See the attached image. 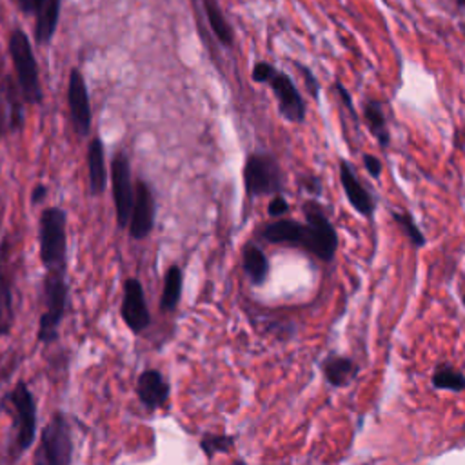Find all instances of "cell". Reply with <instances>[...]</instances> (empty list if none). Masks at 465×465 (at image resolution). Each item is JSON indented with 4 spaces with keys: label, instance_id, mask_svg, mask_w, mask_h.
I'll return each instance as SVG.
<instances>
[{
    "label": "cell",
    "instance_id": "obj_1",
    "mask_svg": "<svg viewBox=\"0 0 465 465\" xmlns=\"http://www.w3.org/2000/svg\"><path fill=\"white\" fill-rule=\"evenodd\" d=\"M303 209L307 223H300L296 220H278L262 229V238L269 243L305 249L323 262L332 260L338 249V234L332 223L314 202H307Z\"/></svg>",
    "mask_w": 465,
    "mask_h": 465
},
{
    "label": "cell",
    "instance_id": "obj_2",
    "mask_svg": "<svg viewBox=\"0 0 465 465\" xmlns=\"http://www.w3.org/2000/svg\"><path fill=\"white\" fill-rule=\"evenodd\" d=\"M0 407L11 420V432L5 445V461L7 465H15L36 440V400L29 385L20 380L2 396Z\"/></svg>",
    "mask_w": 465,
    "mask_h": 465
},
{
    "label": "cell",
    "instance_id": "obj_3",
    "mask_svg": "<svg viewBox=\"0 0 465 465\" xmlns=\"http://www.w3.org/2000/svg\"><path fill=\"white\" fill-rule=\"evenodd\" d=\"M67 271H45L42 280V312L38 318L36 340L38 343L51 345L60 338V325L65 316L69 285L65 280Z\"/></svg>",
    "mask_w": 465,
    "mask_h": 465
},
{
    "label": "cell",
    "instance_id": "obj_4",
    "mask_svg": "<svg viewBox=\"0 0 465 465\" xmlns=\"http://www.w3.org/2000/svg\"><path fill=\"white\" fill-rule=\"evenodd\" d=\"M38 254L45 271H67V216L51 205L38 218Z\"/></svg>",
    "mask_w": 465,
    "mask_h": 465
},
{
    "label": "cell",
    "instance_id": "obj_5",
    "mask_svg": "<svg viewBox=\"0 0 465 465\" xmlns=\"http://www.w3.org/2000/svg\"><path fill=\"white\" fill-rule=\"evenodd\" d=\"M73 429L62 411L51 414L33 452V465H73Z\"/></svg>",
    "mask_w": 465,
    "mask_h": 465
},
{
    "label": "cell",
    "instance_id": "obj_6",
    "mask_svg": "<svg viewBox=\"0 0 465 465\" xmlns=\"http://www.w3.org/2000/svg\"><path fill=\"white\" fill-rule=\"evenodd\" d=\"M9 54L16 71L20 89L27 102L38 104L42 100V89L38 80V65L33 54L27 35L22 29H15L9 36Z\"/></svg>",
    "mask_w": 465,
    "mask_h": 465
},
{
    "label": "cell",
    "instance_id": "obj_7",
    "mask_svg": "<svg viewBox=\"0 0 465 465\" xmlns=\"http://www.w3.org/2000/svg\"><path fill=\"white\" fill-rule=\"evenodd\" d=\"M243 182L251 196H265L280 193L283 176L278 162L271 154L254 153L245 162Z\"/></svg>",
    "mask_w": 465,
    "mask_h": 465
},
{
    "label": "cell",
    "instance_id": "obj_8",
    "mask_svg": "<svg viewBox=\"0 0 465 465\" xmlns=\"http://www.w3.org/2000/svg\"><path fill=\"white\" fill-rule=\"evenodd\" d=\"M111 191L116 225L120 229H127L134 200V187L131 182V165L124 153H116L111 160Z\"/></svg>",
    "mask_w": 465,
    "mask_h": 465
},
{
    "label": "cell",
    "instance_id": "obj_9",
    "mask_svg": "<svg viewBox=\"0 0 465 465\" xmlns=\"http://www.w3.org/2000/svg\"><path fill=\"white\" fill-rule=\"evenodd\" d=\"M13 240L4 234L0 242V336H9L15 325V265H13Z\"/></svg>",
    "mask_w": 465,
    "mask_h": 465
},
{
    "label": "cell",
    "instance_id": "obj_10",
    "mask_svg": "<svg viewBox=\"0 0 465 465\" xmlns=\"http://www.w3.org/2000/svg\"><path fill=\"white\" fill-rule=\"evenodd\" d=\"M120 316L133 334H142L151 325V314L145 302V292L138 278L129 276L124 282Z\"/></svg>",
    "mask_w": 465,
    "mask_h": 465
},
{
    "label": "cell",
    "instance_id": "obj_11",
    "mask_svg": "<svg viewBox=\"0 0 465 465\" xmlns=\"http://www.w3.org/2000/svg\"><path fill=\"white\" fill-rule=\"evenodd\" d=\"M154 216H156V203L151 187L147 182L138 180L134 185V200L133 209L127 223L129 236L133 240H143L151 234L154 227Z\"/></svg>",
    "mask_w": 465,
    "mask_h": 465
},
{
    "label": "cell",
    "instance_id": "obj_12",
    "mask_svg": "<svg viewBox=\"0 0 465 465\" xmlns=\"http://www.w3.org/2000/svg\"><path fill=\"white\" fill-rule=\"evenodd\" d=\"M267 85L271 87L276 104H278V111L280 114L292 124H302L305 118V102L296 87V84L292 82V78L285 73L276 71L272 74V78L267 82Z\"/></svg>",
    "mask_w": 465,
    "mask_h": 465
},
{
    "label": "cell",
    "instance_id": "obj_13",
    "mask_svg": "<svg viewBox=\"0 0 465 465\" xmlns=\"http://www.w3.org/2000/svg\"><path fill=\"white\" fill-rule=\"evenodd\" d=\"M67 102H69V113H71V122L74 131L80 136H85L91 129V105H89L85 80L78 69H73L69 73Z\"/></svg>",
    "mask_w": 465,
    "mask_h": 465
},
{
    "label": "cell",
    "instance_id": "obj_14",
    "mask_svg": "<svg viewBox=\"0 0 465 465\" xmlns=\"http://www.w3.org/2000/svg\"><path fill=\"white\" fill-rule=\"evenodd\" d=\"M136 396L147 411L163 407L169 400L171 387L158 369H143L136 380Z\"/></svg>",
    "mask_w": 465,
    "mask_h": 465
},
{
    "label": "cell",
    "instance_id": "obj_15",
    "mask_svg": "<svg viewBox=\"0 0 465 465\" xmlns=\"http://www.w3.org/2000/svg\"><path fill=\"white\" fill-rule=\"evenodd\" d=\"M340 182L345 191V196L349 203L363 216H371L374 211V202L369 191L361 185L356 173L352 171L351 163L347 160H340Z\"/></svg>",
    "mask_w": 465,
    "mask_h": 465
},
{
    "label": "cell",
    "instance_id": "obj_16",
    "mask_svg": "<svg viewBox=\"0 0 465 465\" xmlns=\"http://www.w3.org/2000/svg\"><path fill=\"white\" fill-rule=\"evenodd\" d=\"M87 178L91 196H100L107 183L104 143L100 138H93L87 145Z\"/></svg>",
    "mask_w": 465,
    "mask_h": 465
},
{
    "label": "cell",
    "instance_id": "obj_17",
    "mask_svg": "<svg viewBox=\"0 0 465 465\" xmlns=\"http://www.w3.org/2000/svg\"><path fill=\"white\" fill-rule=\"evenodd\" d=\"M182 269L174 263L171 265L163 274V285H162V296H160V311L162 312H173L182 296Z\"/></svg>",
    "mask_w": 465,
    "mask_h": 465
},
{
    "label": "cell",
    "instance_id": "obj_18",
    "mask_svg": "<svg viewBox=\"0 0 465 465\" xmlns=\"http://www.w3.org/2000/svg\"><path fill=\"white\" fill-rule=\"evenodd\" d=\"M203 2V11L207 16V22L211 25V31L218 38V42L225 47H231L234 42V33L218 4V0H202Z\"/></svg>",
    "mask_w": 465,
    "mask_h": 465
},
{
    "label": "cell",
    "instance_id": "obj_19",
    "mask_svg": "<svg viewBox=\"0 0 465 465\" xmlns=\"http://www.w3.org/2000/svg\"><path fill=\"white\" fill-rule=\"evenodd\" d=\"M58 15H60V0H44V5L36 15V29H35V36L40 44L51 40V36L54 35Z\"/></svg>",
    "mask_w": 465,
    "mask_h": 465
},
{
    "label": "cell",
    "instance_id": "obj_20",
    "mask_svg": "<svg viewBox=\"0 0 465 465\" xmlns=\"http://www.w3.org/2000/svg\"><path fill=\"white\" fill-rule=\"evenodd\" d=\"M363 116L365 122L372 133V136L378 140L381 147L389 145V129H387V118L383 113V107L378 100H367L363 105Z\"/></svg>",
    "mask_w": 465,
    "mask_h": 465
},
{
    "label": "cell",
    "instance_id": "obj_21",
    "mask_svg": "<svg viewBox=\"0 0 465 465\" xmlns=\"http://www.w3.org/2000/svg\"><path fill=\"white\" fill-rule=\"evenodd\" d=\"M323 372L325 378L331 385L334 387H341L345 385L356 372V365L351 358H343V356H331L325 360L323 363Z\"/></svg>",
    "mask_w": 465,
    "mask_h": 465
},
{
    "label": "cell",
    "instance_id": "obj_22",
    "mask_svg": "<svg viewBox=\"0 0 465 465\" xmlns=\"http://www.w3.org/2000/svg\"><path fill=\"white\" fill-rule=\"evenodd\" d=\"M243 269L247 272V276L251 278L252 283L260 285L265 282L267 272H269V262L267 256L263 254V251L256 245H249L243 251Z\"/></svg>",
    "mask_w": 465,
    "mask_h": 465
},
{
    "label": "cell",
    "instance_id": "obj_23",
    "mask_svg": "<svg viewBox=\"0 0 465 465\" xmlns=\"http://www.w3.org/2000/svg\"><path fill=\"white\" fill-rule=\"evenodd\" d=\"M432 385L441 391L458 392V391L465 389V374L461 371H458L456 367L443 363V365L436 367V371L432 374Z\"/></svg>",
    "mask_w": 465,
    "mask_h": 465
},
{
    "label": "cell",
    "instance_id": "obj_24",
    "mask_svg": "<svg viewBox=\"0 0 465 465\" xmlns=\"http://www.w3.org/2000/svg\"><path fill=\"white\" fill-rule=\"evenodd\" d=\"M392 218L394 222L398 223V227L403 231V234L411 240V243L414 247H423L425 245V234L418 229V225L414 223V218L409 214V213H398L394 211L392 213Z\"/></svg>",
    "mask_w": 465,
    "mask_h": 465
},
{
    "label": "cell",
    "instance_id": "obj_25",
    "mask_svg": "<svg viewBox=\"0 0 465 465\" xmlns=\"http://www.w3.org/2000/svg\"><path fill=\"white\" fill-rule=\"evenodd\" d=\"M234 443V438L229 434H205L200 440V449L207 458H214L218 452H227Z\"/></svg>",
    "mask_w": 465,
    "mask_h": 465
},
{
    "label": "cell",
    "instance_id": "obj_26",
    "mask_svg": "<svg viewBox=\"0 0 465 465\" xmlns=\"http://www.w3.org/2000/svg\"><path fill=\"white\" fill-rule=\"evenodd\" d=\"M278 69L272 65V64H269V62H258V64H254V67H252V71H251V78H252V82H256V84H267L271 78H272V74L276 73Z\"/></svg>",
    "mask_w": 465,
    "mask_h": 465
},
{
    "label": "cell",
    "instance_id": "obj_27",
    "mask_svg": "<svg viewBox=\"0 0 465 465\" xmlns=\"http://www.w3.org/2000/svg\"><path fill=\"white\" fill-rule=\"evenodd\" d=\"M269 214L271 216H282L289 211V203L283 196H274L271 202H269V207H267Z\"/></svg>",
    "mask_w": 465,
    "mask_h": 465
},
{
    "label": "cell",
    "instance_id": "obj_28",
    "mask_svg": "<svg viewBox=\"0 0 465 465\" xmlns=\"http://www.w3.org/2000/svg\"><path fill=\"white\" fill-rule=\"evenodd\" d=\"M363 167L372 178H378L381 174V162L372 154H363Z\"/></svg>",
    "mask_w": 465,
    "mask_h": 465
},
{
    "label": "cell",
    "instance_id": "obj_29",
    "mask_svg": "<svg viewBox=\"0 0 465 465\" xmlns=\"http://www.w3.org/2000/svg\"><path fill=\"white\" fill-rule=\"evenodd\" d=\"M300 69H302V74H303V78H305V85H307V89L314 94V96H318V91H320V84H318V80H316V76L307 69V67H303V65H298Z\"/></svg>",
    "mask_w": 465,
    "mask_h": 465
},
{
    "label": "cell",
    "instance_id": "obj_30",
    "mask_svg": "<svg viewBox=\"0 0 465 465\" xmlns=\"http://www.w3.org/2000/svg\"><path fill=\"white\" fill-rule=\"evenodd\" d=\"M16 2L24 13H35V15H38V11L44 5V0H16Z\"/></svg>",
    "mask_w": 465,
    "mask_h": 465
},
{
    "label": "cell",
    "instance_id": "obj_31",
    "mask_svg": "<svg viewBox=\"0 0 465 465\" xmlns=\"http://www.w3.org/2000/svg\"><path fill=\"white\" fill-rule=\"evenodd\" d=\"M334 89H336V93L340 94V98L343 100V105L349 109V113L352 114V118H356V116H354V105H352V100H351V94L347 93V89H345L340 82L334 84Z\"/></svg>",
    "mask_w": 465,
    "mask_h": 465
},
{
    "label": "cell",
    "instance_id": "obj_32",
    "mask_svg": "<svg viewBox=\"0 0 465 465\" xmlns=\"http://www.w3.org/2000/svg\"><path fill=\"white\" fill-rule=\"evenodd\" d=\"M45 196H47V187H45V185H36V187L31 191V203L36 205V203L44 202Z\"/></svg>",
    "mask_w": 465,
    "mask_h": 465
},
{
    "label": "cell",
    "instance_id": "obj_33",
    "mask_svg": "<svg viewBox=\"0 0 465 465\" xmlns=\"http://www.w3.org/2000/svg\"><path fill=\"white\" fill-rule=\"evenodd\" d=\"M456 2H458V5H460V7H463V9H465V0H456Z\"/></svg>",
    "mask_w": 465,
    "mask_h": 465
},
{
    "label": "cell",
    "instance_id": "obj_34",
    "mask_svg": "<svg viewBox=\"0 0 465 465\" xmlns=\"http://www.w3.org/2000/svg\"><path fill=\"white\" fill-rule=\"evenodd\" d=\"M0 134H2V113H0Z\"/></svg>",
    "mask_w": 465,
    "mask_h": 465
},
{
    "label": "cell",
    "instance_id": "obj_35",
    "mask_svg": "<svg viewBox=\"0 0 465 465\" xmlns=\"http://www.w3.org/2000/svg\"><path fill=\"white\" fill-rule=\"evenodd\" d=\"M234 465H245V463H243V461H236Z\"/></svg>",
    "mask_w": 465,
    "mask_h": 465
}]
</instances>
